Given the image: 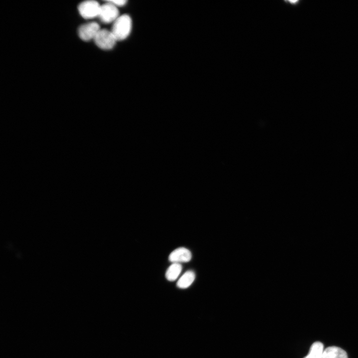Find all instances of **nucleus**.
Here are the masks:
<instances>
[{"instance_id": "1", "label": "nucleus", "mask_w": 358, "mask_h": 358, "mask_svg": "<svg viewBox=\"0 0 358 358\" xmlns=\"http://www.w3.org/2000/svg\"><path fill=\"white\" fill-rule=\"evenodd\" d=\"M132 19L127 14L120 15L112 23L111 31L117 41L127 39L130 35L132 29Z\"/></svg>"}, {"instance_id": "2", "label": "nucleus", "mask_w": 358, "mask_h": 358, "mask_svg": "<svg viewBox=\"0 0 358 358\" xmlns=\"http://www.w3.org/2000/svg\"><path fill=\"white\" fill-rule=\"evenodd\" d=\"M96 45L103 50H110L115 46L117 39L111 30L100 29L93 40Z\"/></svg>"}, {"instance_id": "3", "label": "nucleus", "mask_w": 358, "mask_h": 358, "mask_svg": "<svg viewBox=\"0 0 358 358\" xmlns=\"http://www.w3.org/2000/svg\"><path fill=\"white\" fill-rule=\"evenodd\" d=\"M120 15L118 8L108 0L101 4L98 17L106 24L113 23Z\"/></svg>"}, {"instance_id": "4", "label": "nucleus", "mask_w": 358, "mask_h": 358, "mask_svg": "<svg viewBox=\"0 0 358 358\" xmlns=\"http://www.w3.org/2000/svg\"><path fill=\"white\" fill-rule=\"evenodd\" d=\"M100 6L95 0H86L80 3L78 9L82 17L89 19L98 16Z\"/></svg>"}, {"instance_id": "5", "label": "nucleus", "mask_w": 358, "mask_h": 358, "mask_svg": "<svg viewBox=\"0 0 358 358\" xmlns=\"http://www.w3.org/2000/svg\"><path fill=\"white\" fill-rule=\"evenodd\" d=\"M100 29L97 23L90 22L81 25L78 28V34L82 40L89 41L94 40Z\"/></svg>"}, {"instance_id": "6", "label": "nucleus", "mask_w": 358, "mask_h": 358, "mask_svg": "<svg viewBox=\"0 0 358 358\" xmlns=\"http://www.w3.org/2000/svg\"><path fill=\"white\" fill-rule=\"evenodd\" d=\"M191 259V252L184 247H180L175 250L169 257L170 262L173 263L188 262Z\"/></svg>"}, {"instance_id": "7", "label": "nucleus", "mask_w": 358, "mask_h": 358, "mask_svg": "<svg viewBox=\"0 0 358 358\" xmlns=\"http://www.w3.org/2000/svg\"><path fill=\"white\" fill-rule=\"evenodd\" d=\"M322 358H348V355L341 348L332 346L324 350Z\"/></svg>"}, {"instance_id": "8", "label": "nucleus", "mask_w": 358, "mask_h": 358, "mask_svg": "<svg viewBox=\"0 0 358 358\" xmlns=\"http://www.w3.org/2000/svg\"><path fill=\"white\" fill-rule=\"evenodd\" d=\"M195 277V273L193 271H187L179 278L177 285L180 288H186L192 283Z\"/></svg>"}, {"instance_id": "9", "label": "nucleus", "mask_w": 358, "mask_h": 358, "mask_svg": "<svg viewBox=\"0 0 358 358\" xmlns=\"http://www.w3.org/2000/svg\"><path fill=\"white\" fill-rule=\"evenodd\" d=\"M323 344L320 342H314L308 355L304 358H322L324 352Z\"/></svg>"}, {"instance_id": "10", "label": "nucleus", "mask_w": 358, "mask_h": 358, "mask_svg": "<svg viewBox=\"0 0 358 358\" xmlns=\"http://www.w3.org/2000/svg\"><path fill=\"white\" fill-rule=\"evenodd\" d=\"M181 270L182 266L180 264L173 263L166 271V278L171 281L175 280L179 276Z\"/></svg>"}, {"instance_id": "11", "label": "nucleus", "mask_w": 358, "mask_h": 358, "mask_svg": "<svg viewBox=\"0 0 358 358\" xmlns=\"http://www.w3.org/2000/svg\"><path fill=\"white\" fill-rule=\"evenodd\" d=\"M108 1L118 8L125 6L127 3V1L125 0H113Z\"/></svg>"}]
</instances>
